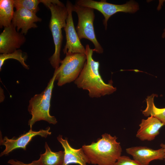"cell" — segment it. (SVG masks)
Listing matches in <instances>:
<instances>
[{
	"mask_svg": "<svg viewBox=\"0 0 165 165\" xmlns=\"http://www.w3.org/2000/svg\"><path fill=\"white\" fill-rule=\"evenodd\" d=\"M160 146L161 148H163L165 152V143L164 144L162 143L160 144ZM164 159L165 160V155L164 158Z\"/></svg>",
	"mask_w": 165,
	"mask_h": 165,
	"instance_id": "23",
	"label": "cell"
},
{
	"mask_svg": "<svg viewBox=\"0 0 165 165\" xmlns=\"http://www.w3.org/2000/svg\"><path fill=\"white\" fill-rule=\"evenodd\" d=\"M13 0H0V28L10 25L14 12Z\"/></svg>",
	"mask_w": 165,
	"mask_h": 165,
	"instance_id": "16",
	"label": "cell"
},
{
	"mask_svg": "<svg viewBox=\"0 0 165 165\" xmlns=\"http://www.w3.org/2000/svg\"><path fill=\"white\" fill-rule=\"evenodd\" d=\"M41 18L37 16L35 13L24 8L16 9L13 19L12 23L18 31L21 29V33L26 35L28 30L31 28L38 27L36 22H40Z\"/></svg>",
	"mask_w": 165,
	"mask_h": 165,
	"instance_id": "12",
	"label": "cell"
},
{
	"mask_svg": "<svg viewBox=\"0 0 165 165\" xmlns=\"http://www.w3.org/2000/svg\"><path fill=\"white\" fill-rule=\"evenodd\" d=\"M27 58V55L24 54L22 51L20 49L11 53L1 54L0 55V71L2 70V67L5 61L9 59H13L17 60L24 68L29 69L28 65L25 62Z\"/></svg>",
	"mask_w": 165,
	"mask_h": 165,
	"instance_id": "18",
	"label": "cell"
},
{
	"mask_svg": "<svg viewBox=\"0 0 165 165\" xmlns=\"http://www.w3.org/2000/svg\"><path fill=\"white\" fill-rule=\"evenodd\" d=\"M57 138L64 150V158L62 165L73 163L87 165V164L90 163L82 148L79 149L73 148L69 143L67 139H63L61 135H59Z\"/></svg>",
	"mask_w": 165,
	"mask_h": 165,
	"instance_id": "13",
	"label": "cell"
},
{
	"mask_svg": "<svg viewBox=\"0 0 165 165\" xmlns=\"http://www.w3.org/2000/svg\"><path fill=\"white\" fill-rule=\"evenodd\" d=\"M50 129L49 127L45 130H41L38 131H33L32 129H30L28 132L15 139L14 138L9 139L6 136L3 138L0 135V145H4L5 147V149L0 154V157L8 155L13 150L17 148H21L26 150L27 145L33 137L39 135L46 138L51 134V132L50 131Z\"/></svg>",
	"mask_w": 165,
	"mask_h": 165,
	"instance_id": "9",
	"label": "cell"
},
{
	"mask_svg": "<svg viewBox=\"0 0 165 165\" xmlns=\"http://www.w3.org/2000/svg\"><path fill=\"white\" fill-rule=\"evenodd\" d=\"M5 98L3 90L0 87V102H3Z\"/></svg>",
	"mask_w": 165,
	"mask_h": 165,
	"instance_id": "22",
	"label": "cell"
},
{
	"mask_svg": "<svg viewBox=\"0 0 165 165\" xmlns=\"http://www.w3.org/2000/svg\"><path fill=\"white\" fill-rule=\"evenodd\" d=\"M57 73L55 70L53 77L44 90L40 94H35L29 101L28 111L32 117L28 121V125L31 129L35 123L40 120L54 125L57 123L56 118L50 113L52 91Z\"/></svg>",
	"mask_w": 165,
	"mask_h": 165,
	"instance_id": "4",
	"label": "cell"
},
{
	"mask_svg": "<svg viewBox=\"0 0 165 165\" xmlns=\"http://www.w3.org/2000/svg\"><path fill=\"white\" fill-rule=\"evenodd\" d=\"M72 10L77 13L78 19L76 30L80 40L85 38L94 44V52L101 54L103 49L97 41L94 31L93 23L95 19L94 9L76 4L72 5Z\"/></svg>",
	"mask_w": 165,
	"mask_h": 165,
	"instance_id": "5",
	"label": "cell"
},
{
	"mask_svg": "<svg viewBox=\"0 0 165 165\" xmlns=\"http://www.w3.org/2000/svg\"><path fill=\"white\" fill-rule=\"evenodd\" d=\"M75 4L96 9L101 12L104 18L103 22L105 30L107 29L108 19L114 14L119 12L134 13L139 9L138 3L132 0L122 5L109 3L106 0L97 1L93 0H78Z\"/></svg>",
	"mask_w": 165,
	"mask_h": 165,
	"instance_id": "7",
	"label": "cell"
},
{
	"mask_svg": "<svg viewBox=\"0 0 165 165\" xmlns=\"http://www.w3.org/2000/svg\"><path fill=\"white\" fill-rule=\"evenodd\" d=\"M45 152L40 155L38 160L41 165H62L64 155V151H52L46 142L45 143Z\"/></svg>",
	"mask_w": 165,
	"mask_h": 165,
	"instance_id": "15",
	"label": "cell"
},
{
	"mask_svg": "<svg viewBox=\"0 0 165 165\" xmlns=\"http://www.w3.org/2000/svg\"><path fill=\"white\" fill-rule=\"evenodd\" d=\"M8 163L12 165H41L38 160H34L31 163L27 164L17 160L10 159L8 161Z\"/></svg>",
	"mask_w": 165,
	"mask_h": 165,
	"instance_id": "21",
	"label": "cell"
},
{
	"mask_svg": "<svg viewBox=\"0 0 165 165\" xmlns=\"http://www.w3.org/2000/svg\"><path fill=\"white\" fill-rule=\"evenodd\" d=\"M86 60L83 68L74 83L79 88L89 91L91 97H99L115 92L116 88L112 85V80L105 83L99 72L100 63L93 57V49L88 44L86 46Z\"/></svg>",
	"mask_w": 165,
	"mask_h": 165,
	"instance_id": "1",
	"label": "cell"
},
{
	"mask_svg": "<svg viewBox=\"0 0 165 165\" xmlns=\"http://www.w3.org/2000/svg\"><path fill=\"white\" fill-rule=\"evenodd\" d=\"M13 2L16 9L24 8L35 14L39 9L38 5L40 3V0H13Z\"/></svg>",
	"mask_w": 165,
	"mask_h": 165,
	"instance_id": "19",
	"label": "cell"
},
{
	"mask_svg": "<svg viewBox=\"0 0 165 165\" xmlns=\"http://www.w3.org/2000/svg\"><path fill=\"white\" fill-rule=\"evenodd\" d=\"M50 10L51 17L49 28L55 46V51L49 58L50 63L55 70L59 67L61 61L60 52L63 40L62 29L66 25L68 12L66 6L58 0H40Z\"/></svg>",
	"mask_w": 165,
	"mask_h": 165,
	"instance_id": "3",
	"label": "cell"
},
{
	"mask_svg": "<svg viewBox=\"0 0 165 165\" xmlns=\"http://www.w3.org/2000/svg\"><path fill=\"white\" fill-rule=\"evenodd\" d=\"M163 125L160 120L152 116L142 119L136 137L142 141L153 140L159 134L160 129Z\"/></svg>",
	"mask_w": 165,
	"mask_h": 165,
	"instance_id": "14",
	"label": "cell"
},
{
	"mask_svg": "<svg viewBox=\"0 0 165 165\" xmlns=\"http://www.w3.org/2000/svg\"><path fill=\"white\" fill-rule=\"evenodd\" d=\"M155 94H152L146 98L147 107L142 113L145 116H150L155 117L160 120L165 125V108H158L155 105L154 98Z\"/></svg>",
	"mask_w": 165,
	"mask_h": 165,
	"instance_id": "17",
	"label": "cell"
},
{
	"mask_svg": "<svg viewBox=\"0 0 165 165\" xmlns=\"http://www.w3.org/2000/svg\"><path fill=\"white\" fill-rule=\"evenodd\" d=\"M126 152L141 165H149L154 160H163L165 155L162 148L154 150L146 146H135L126 148Z\"/></svg>",
	"mask_w": 165,
	"mask_h": 165,
	"instance_id": "11",
	"label": "cell"
},
{
	"mask_svg": "<svg viewBox=\"0 0 165 165\" xmlns=\"http://www.w3.org/2000/svg\"><path fill=\"white\" fill-rule=\"evenodd\" d=\"M96 142L82 147L90 163L97 165H113L121 156L122 148L116 136L105 133Z\"/></svg>",
	"mask_w": 165,
	"mask_h": 165,
	"instance_id": "2",
	"label": "cell"
},
{
	"mask_svg": "<svg viewBox=\"0 0 165 165\" xmlns=\"http://www.w3.org/2000/svg\"><path fill=\"white\" fill-rule=\"evenodd\" d=\"M72 4L68 1L66 6L68 16L66 25L64 28L66 35V43L63 49L64 54L81 53L85 54L86 48L82 44L75 29L72 16Z\"/></svg>",
	"mask_w": 165,
	"mask_h": 165,
	"instance_id": "8",
	"label": "cell"
},
{
	"mask_svg": "<svg viewBox=\"0 0 165 165\" xmlns=\"http://www.w3.org/2000/svg\"><path fill=\"white\" fill-rule=\"evenodd\" d=\"M162 37L163 38L165 37V28L163 29V32L162 35Z\"/></svg>",
	"mask_w": 165,
	"mask_h": 165,
	"instance_id": "24",
	"label": "cell"
},
{
	"mask_svg": "<svg viewBox=\"0 0 165 165\" xmlns=\"http://www.w3.org/2000/svg\"><path fill=\"white\" fill-rule=\"evenodd\" d=\"M66 54L65 57L61 60L59 67L55 70L57 72L55 80L57 81L59 86L75 81L80 75L86 60L85 54Z\"/></svg>",
	"mask_w": 165,
	"mask_h": 165,
	"instance_id": "6",
	"label": "cell"
},
{
	"mask_svg": "<svg viewBox=\"0 0 165 165\" xmlns=\"http://www.w3.org/2000/svg\"><path fill=\"white\" fill-rule=\"evenodd\" d=\"M113 165H141L139 163L130 157L121 156Z\"/></svg>",
	"mask_w": 165,
	"mask_h": 165,
	"instance_id": "20",
	"label": "cell"
},
{
	"mask_svg": "<svg viewBox=\"0 0 165 165\" xmlns=\"http://www.w3.org/2000/svg\"><path fill=\"white\" fill-rule=\"evenodd\" d=\"M4 28L0 35V53H12L25 43L26 38L24 34L17 31L12 23Z\"/></svg>",
	"mask_w": 165,
	"mask_h": 165,
	"instance_id": "10",
	"label": "cell"
}]
</instances>
